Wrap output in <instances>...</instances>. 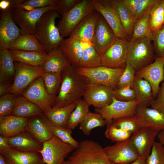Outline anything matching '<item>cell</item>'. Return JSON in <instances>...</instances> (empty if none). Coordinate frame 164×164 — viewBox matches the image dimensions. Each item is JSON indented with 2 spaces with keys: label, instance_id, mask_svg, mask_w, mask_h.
<instances>
[{
  "label": "cell",
  "instance_id": "obj_1",
  "mask_svg": "<svg viewBox=\"0 0 164 164\" xmlns=\"http://www.w3.org/2000/svg\"><path fill=\"white\" fill-rule=\"evenodd\" d=\"M76 68L70 64L61 72V86L53 101L52 108L64 107L82 99L90 81L87 77L78 73Z\"/></svg>",
  "mask_w": 164,
  "mask_h": 164
},
{
  "label": "cell",
  "instance_id": "obj_2",
  "mask_svg": "<svg viewBox=\"0 0 164 164\" xmlns=\"http://www.w3.org/2000/svg\"><path fill=\"white\" fill-rule=\"evenodd\" d=\"M60 17L56 11L50 10L44 12L36 23L34 35L47 53L59 46L64 39L56 25V19Z\"/></svg>",
  "mask_w": 164,
  "mask_h": 164
},
{
  "label": "cell",
  "instance_id": "obj_3",
  "mask_svg": "<svg viewBox=\"0 0 164 164\" xmlns=\"http://www.w3.org/2000/svg\"><path fill=\"white\" fill-rule=\"evenodd\" d=\"M64 164H114L110 159L103 148L98 143L85 140L65 160Z\"/></svg>",
  "mask_w": 164,
  "mask_h": 164
},
{
  "label": "cell",
  "instance_id": "obj_4",
  "mask_svg": "<svg viewBox=\"0 0 164 164\" xmlns=\"http://www.w3.org/2000/svg\"><path fill=\"white\" fill-rule=\"evenodd\" d=\"M151 42L144 38L129 41L127 63L136 72L150 64L155 60L156 56Z\"/></svg>",
  "mask_w": 164,
  "mask_h": 164
},
{
  "label": "cell",
  "instance_id": "obj_5",
  "mask_svg": "<svg viewBox=\"0 0 164 164\" xmlns=\"http://www.w3.org/2000/svg\"><path fill=\"white\" fill-rule=\"evenodd\" d=\"M95 10L92 0H81L61 16L56 26L61 36L64 38L68 37L75 27Z\"/></svg>",
  "mask_w": 164,
  "mask_h": 164
},
{
  "label": "cell",
  "instance_id": "obj_6",
  "mask_svg": "<svg viewBox=\"0 0 164 164\" xmlns=\"http://www.w3.org/2000/svg\"><path fill=\"white\" fill-rule=\"evenodd\" d=\"M125 69L102 66L92 68H76L78 73L87 77L90 82L104 85L114 90L117 88Z\"/></svg>",
  "mask_w": 164,
  "mask_h": 164
},
{
  "label": "cell",
  "instance_id": "obj_7",
  "mask_svg": "<svg viewBox=\"0 0 164 164\" xmlns=\"http://www.w3.org/2000/svg\"><path fill=\"white\" fill-rule=\"evenodd\" d=\"M43 144L42 149L38 152L45 164H64L66 158L75 149L55 136Z\"/></svg>",
  "mask_w": 164,
  "mask_h": 164
},
{
  "label": "cell",
  "instance_id": "obj_8",
  "mask_svg": "<svg viewBox=\"0 0 164 164\" xmlns=\"http://www.w3.org/2000/svg\"><path fill=\"white\" fill-rule=\"evenodd\" d=\"M51 10H54L52 6L36 8L30 11L14 7L11 12L14 21L20 29L21 35H34L38 20L44 12Z\"/></svg>",
  "mask_w": 164,
  "mask_h": 164
},
{
  "label": "cell",
  "instance_id": "obj_9",
  "mask_svg": "<svg viewBox=\"0 0 164 164\" xmlns=\"http://www.w3.org/2000/svg\"><path fill=\"white\" fill-rule=\"evenodd\" d=\"M14 63L15 76L10 92L18 96L21 95L27 87L36 79L42 76L44 72L41 67Z\"/></svg>",
  "mask_w": 164,
  "mask_h": 164
},
{
  "label": "cell",
  "instance_id": "obj_10",
  "mask_svg": "<svg viewBox=\"0 0 164 164\" xmlns=\"http://www.w3.org/2000/svg\"><path fill=\"white\" fill-rule=\"evenodd\" d=\"M21 95L39 106L44 113L51 108L56 96L50 94L45 88L42 76L35 80Z\"/></svg>",
  "mask_w": 164,
  "mask_h": 164
},
{
  "label": "cell",
  "instance_id": "obj_11",
  "mask_svg": "<svg viewBox=\"0 0 164 164\" xmlns=\"http://www.w3.org/2000/svg\"><path fill=\"white\" fill-rule=\"evenodd\" d=\"M129 41L117 38L113 44L102 55L101 66L114 68H125L127 63Z\"/></svg>",
  "mask_w": 164,
  "mask_h": 164
},
{
  "label": "cell",
  "instance_id": "obj_12",
  "mask_svg": "<svg viewBox=\"0 0 164 164\" xmlns=\"http://www.w3.org/2000/svg\"><path fill=\"white\" fill-rule=\"evenodd\" d=\"M138 105L135 100L124 101L113 97L110 104L101 108H96L95 111L103 116L107 123L121 118L135 116Z\"/></svg>",
  "mask_w": 164,
  "mask_h": 164
},
{
  "label": "cell",
  "instance_id": "obj_13",
  "mask_svg": "<svg viewBox=\"0 0 164 164\" xmlns=\"http://www.w3.org/2000/svg\"><path fill=\"white\" fill-rule=\"evenodd\" d=\"M95 10L102 15L113 30L117 38L128 41L112 0H92Z\"/></svg>",
  "mask_w": 164,
  "mask_h": 164
},
{
  "label": "cell",
  "instance_id": "obj_14",
  "mask_svg": "<svg viewBox=\"0 0 164 164\" xmlns=\"http://www.w3.org/2000/svg\"><path fill=\"white\" fill-rule=\"evenodd\" d=\"M114 90L108 86L90 81L83 97V99L90 106L101 108L111 103Z\"/></svg>",
  "mask_w": 164,
  "mask_h": 164
},
{
  "label": "cell",
  "instance_id": "obj_15",
  "mask_svg": "<svg viewBox=\"0 0 164 164\" xmlns=\"http://www.w3.org/2000/svg\"><path fill=\"white\" fill-rule=\"evenodd\" d=\"M104 149L110 160L114 164H129L139 157L129 139L116 142Z\"/></svg>",
  "mask_w": 164,
  "mask_h": 164
},
{
  "label": "cell",
  "instance_id": "obj_16",
  "mask_svg": "<svg viewBox=\"0 0 164 164\" xmlns=\"http://www.w3.org/2000/svg\"><path fill=\"white\" fill-rule=\"evenodd\" d=\"M2 11L0 20V51L9 49L12 43L21 35L20 29L14 21L11 10Z\"/></svg>",
  "mask_w": 164,
  "mask_h": 164
},
{
  "label": "cell",
  "instance_id": "obj_17",
  "mask_svg": "<svg viewBox=\"0 0 164 164\" xmlns=\"http://www.w3.org/2000/svg\"><path fill=\"white\" fill-rule=\"evenodd\" d=\"M117 38L112 29L100 14L92 42L97 52L102 56L113 44Z\"/></svg>",
  "mask_w": 164,
  "mask_h": 164
},
{
  "label": "cell",
  "instance_id": "obj_18",
  "mask_svg": "<svg viewBox=\"0 0 164 164\" xmlns=\"http://www.w3.org/2000/svg\"><path fill=\"white\" fill-rule=\"evenodd\" d=\"M164 56L156 57L152 63L135 73L136 77L145 80L150 84L154 98L164 79Z\"/></svg>",
  "mask_w": 164,
  "mask_h": 164
},
{
  "label": "cell",
  "instance_id": "obj_19",
  "mask_svg": "<svg viewBox=\"0 0 164 164\" xmlns=\"http://www.w3.org/2000/svg\"><path fill=\"white\" fill-rule=\"evenodd\" d=\"M100 14L96 10L85 17L74 29L68 37L82 43L92 44Z\"/></svg>",
  "mask_w": 164,
  "mask_h": 164
},
{
  "label": "cell",
  "instance_id": "obj_20",
  "mask_svg": "<svg viewBox=\"0 0 164 164\" xmlns=\"http://www.w3.org/2000/svg\"><path fill=\"white\" fill-rule=\"evenodd\" d=\"M158 131L149 128H142L133 134L130 141L139 156L146 159L150 153Z\"/></svg>",
  "mask_w": 164,
  "mask_h": 164
},
{
  "label": "cell",
  "instance_id": "obj_21",
  "mask_svg": "<svg viewBox=\"0 0 164 164\" xmlns=\"http://www.w3.org/2000/svg\"><path fill=\"white\" fill-rule=\"evenodd\" d=\"M135 116L142 128H149L159 132L164 129V115L148 107L138 105Z\"/></svg>",
  "mask_w": 164,
  "mask_h": 164
},
{
  "label": "cell",
  "instance_id": "obj_22",
  "mask_svg": "<svg viewBox=\"0 0 164 164\" xmlns=\"http://www.w3.org/2000/svg\"><path fill=\"white\" fill-rule=\"evenodd\" d=\"M0 154L7 164H45L38 152L23 151L10 147Z\"/></svg>",
  "mask_w": 164,
  "mask_h": 164
},
{
  "label": "cell",
  "instance_id": "obj_23",
  "mask_svg": "<svg viewBox=\"0 0 164 164\" xmlns=\"http://www.w3.org/2000/svg\"><path fill=\"white\" fill-rule=\"evenodd\" d=\"M37 140L43 143L53 136L49 127L48 120L43 115L29 118L25 128Z\"/></svg>",
  "mask_w": 164,
  "mask_h": 164
},
{
  "label": "cell",
  "instance_id": "obj_24",
  "mask_svg": "<svg viewBox=\"0 0 164 164\" xmlns=\"http://www.w3.org/2000/svg\"><path fill=\"white\" fill-rule=\"evenodd\" d=\"M29 118L11 115L0 117V135L10 138L24 131Z\"/></svg>",
  "mask_w": 164,
  "mask_h": 164
},
{
  "label": "cell",
  "instance_id": "obj_25",
  "mask_svg": "<svg viewBox=\"0 0 164 164\" xmlns=\"http://www.w3.org/2000/svg\"><path fill=\"white\" fill-rule=\"evenodd\" d=\"M8 141L10 147L25 151L38 152L43 146L42 143L37 140L25 130L15 136L8 138Z\"/></svg>",
  "mask_w": 164,
  "mask_h": 164
},
{
  "label": "cell",
  "instance_id": "obj_26",
  "mask_svg": "<svg viewBox=\"0 0 164 164\" xmlns=\"http://www.w3.org/2000/svg\"><path fill=\"white\" fill-rule=\"evenodd\" d=\"M70 64L59 46L48 53L41 67L44 72L60 73Z\"/></svg>",
  "mask_w": 164,
  "mask_h": 164
},
{
  "label": "cell",
  "instance_id": "obj_27",
  "mask_svg": "<svg viewBox=\"0 0 164 164\" xmlns=\"http://www.w3.org/2000/svg\"><path fill=\"white\" fill-rule=\"evenodd\" d=\"M60 46L70 64L78 67L84 50L83 43L68 37L64 39Z\"/></svg>",
  "mask_w": 164,
  "mask_h": 164
},
{
  "label": "cell",
  "instance_id": "obj_28",
  "mask_svg": "<svg viewBox=\"0 0 164 164\" xmlns=\"http://www.w3.org/2000/svg\"><path fill=\"white\" fill-rule=\"evenodd\" d=\"M8 50L14 62L38 67H42L48 55L36 51Z\"/></svg>",
  "mask_w": 164,
  "mask_h": 164
},
{
  "label": "cell",
  "instance_id": "obj_29",
  "mask_svg": "<svg viewBox=\"0 0 164 164\" xmlns=\"http://www.w3.org/2000/svg\"><path fill=\"white\" fill-rule=\"evenodd\" d=\"M133 88L138 105L148 107L151 106L154 98L151 86L147 81L135 76Z\"/></svg>",
  "mask_w": 164,
  "mask_h": 164
},
{
  "label": "cell",
  "instance_id": "obj_30",
  "mask_svg": "<svg viewBox=\"0 0 164 164\" xmlns=\"http://www.w3.org/2000/svg\"><path fill=\"white\" fill-rule=\"evenodd\" d=\"M15 73L14 61L9 50L0 51V84H12Z\"/></svg>",
  "mask_w": 164,
  "mask_h": 164
},
{
  "label": "cell",
  "instance_id": "obj_31",
  "mask_svg": "<svg viewBox=\"0 0 164 164\" xmlns=\"http://www.w3.org/2000/svg\"><path fill=\"white\" fill-rule=\"evenodd\" d=\"M43 114V111L37 105L21 95L17 96L15 105L11 115L29 118Z\"/></svg>",
  "mask_w": 164,
  "mask_h": 164
},
{
  "label": "cell",
  "instance_id": "obj_32",
  "mask_svg": "<svg viewBox=\"0 0 164 164\" xmlns=\"http://www.w3.org/2000/svg\"><path fill=\"white\" fill-rule=\"evenodd\" d=\"M9 49L36 51L47 53L43 45L34 35L32 34L21 35L12 43Z\"/></svg>",
  "mask_w": 164,
  "mask_h": 164
},
{
  "label": "cell",
  "instance_id": "obj_33",
  "mask_svg": "<svg viewBox=\"0 0 164 164\" xmlns=\"http://www.w3.org/2000/svg\"><path fill=\"white\" fill-rule=\"evenodd\" d=\"M77 103L59 108H52L44 113V115L53 125L66 127L69 117L76 107Z\"/></svg>",
  "mask_w": 164,
  "mask_h": 164
},
{
  "label": "cell",
  "instance_id": "obj_34",
  "mask_svg": "<svg viewBox=\"0 0 164 164\" xmlns=\"http://www.w3.org/2000/svg\"><path fill=\"white\" fill-rule=\"evenodd\" d=\"M83 43L84 50L77 67L92 68L101 66L102 56L98 53L92 44Z\"/></svg>",
  "mask_w": 164,
  "mask_h": 164
},
{
  "label": "cell",
  "instance_id": "obj_35",
  "mask_svg": "<svg viewBox=\"0 0 164 164\" xmlns=\"http://www.w3.org/2000/svg\"><path fill=\"white\" fill-rule=\"evenodd\" d=\"M142 38L147 39L151 41H153L152 32L150 23L149 14L141 17L135 21L129 41Z\"/></svg>",
  "mask_w": 164,
  "mask_h": 164
},
{
  "label": "cell",
  "instance_id": "obj_36",
  "mask_svg": "<svg viewBox=\"0 0 164 164\" xmlns=\"http://www.w3.org/2000/svg\"><path fill=\"white\" fill-rule=\"evenodd\" d=\"M114 6L129 40L135 22L134 19L125 7L122 0H112Z\"/></svg>",
  "mask_w": 164,
  "mask_h": 164
},
{
  "label": "cell",
  "instance_id": "obj_37",
  "mask_svg": "<svg viewBox=\"0 0 164 164\" xmlns=\"http://www.w3.org/2000/svg\"><path fill=\"white\" fill-rule=\"evenodd\" d=\"M90 106L84 99L79 101L69 117L66 127L72 130L80 125L90 111Z\"/></svg>",
  "mask_w": 164,
  "mask_h": 164
},
{
  "label": "cell",
  "instance_id": "obj_38",
  "mask_svg": "<svg viewBox=\"0 0 164 164\" xmlns=\"http://www.w3.org/2000/svg\"><path fill=\"white\" fill-rule=\"evenodd\" d=\"M106 124V121L100 114L90 111L80 124L79 129L84 134L88 136L93 129L103 127Z\"/></svg>",
  "mask_w": 164,
  "mask_h": 164
},
{
  "label": "cell",
  "instance_id": "obj_39",
  "mask_svg": "<svg viewBox=\"0 0 164 164\" xmlns=\"http://www.w3.org/2000/svg\"><path fill=\"white\" fill-rule=\"evenodd\" d=\"M42 76L48 93L51 95L56 96L61 83V73L44 72Z\"/></svg>",
  "mask_w": 164,
  "mask_h": 164
},
{
  "label": "cell",
  "instance_id": "obj_40",
  "mask_svg": "<svg viewBox=\"0 0 164 164\" xmlns=\"http://www.w3.org/2000/svg\"><path fill=\"white\" fill-rule=\"evenodd\" d=\"M105 132L106 137L113 142H116L128 140L132 134L117 127L113 120L107 122Z\"/></svg>",
  "mask_w": 164,
  "mask_h": 164
},
{
  "label": "cell",
  "instance_id": "obj_41",
  "mask_svg": "<svg viewBox=\"0 0 164 164\" xmlns=\"http://www.w3.org/2000/svg\"><path fill=\"white\" fill-rule=\"evenodd\" d=\"M48 123L53 136L57 137L63 142L72 146L75 149L78 146L79 143L72 136V132L71 129L66 127L54 126L49 120Z\"/></svg>",
  "mask_w": 164,
  "mask_h": 164
},
{
  "label": "cell",
  "instance_id": "obj_42",
  "mask_svg": "<svg viewBox=\"0 0 164 164\" xmlns=\"http://www.w3.org/2000/svg\"><path fill=\"white\" fill-rule=\"evenodd\" d=\"M113 122L117 127L132 135L142 128L135 115L114 120Z\"/></svg>",
  "mask_w": 164,
  "mask_h": 164
},
{
  "label": "cell",
  "instance_id": "obj_43",
  "mask_svg": "<svg viewBox=\"0 0 164 164\" xmlns=\"http://www.w3.org/2000/svg\"><path fill=\"white\" fill-rule=\"evenodd\" d=\"M161 0L153 7L149 13L150 23L152 32L164 25V12Z\"/></svg>",
  "mask_w": 164,
  "mask_h": 164
},
{
  "label": "cell",
  "instance_id": "obj_44",
  "mask_svg": "<svg viewBox=\"0 0 164 164\" xmlns=\"http://www.w3.org/2000/svg\"><path fill=\"white\" fill-rule=\"evenodd\" d=\"M17 95L10 92L0 97V117L12 114Z\"/></svg>",
  "mask_w": 164,
  "mask_h": 164
},
{
  "label": "cell",
  "instance_id": "obj_45",
  "mask_svg": "<svg viewBox=\"0 0 164 164\" xmlns=\"http://www.w3.org/2000/svg\"><path fill=\"white\" fill-rule=\"evenodd\" d=\"M146 164H164V148L159 142H155L150 154L146 159Z\"/></svg>",
  "mask_w": 164,
  "mask_h": 164
},
{
  "label": "cell",
  "instance_id": "obj_46",
  "mask_svg": "<svg viewBox=\"0 0 164 164\" xmlns=\"http://www.w3.org/2000/svg\"><path fill=\"white\" fill-rule=\"evenodd\" d=\"M135 73L133 68L127 63L123 73L119 78L116 88L129 86L133 88Z\"/></svg>",
  "mask_w": 164,
  "mask_h": 164
},
{
  "label": "cell",
  "instance_id": "obj_47",
  "mask_svg": "<svg viewBox=\"0 0 164 164\" xmlns=\"http://www.w3.org/2000/svg\"><path fill=\"white\" fill-rule=\"evenodd\" d=\"M153 46L157 57L164 56V25L152 32Z\"/></svg>",
  "mask_w": 164,
  "mask_h": 164
},
{
  "label": "cell",
  "instance_id": "obj_48",
  "mask_svg": "<svg viewBox=\"0 0 164 164\" xmlns=\"http://www.w3.org/2000/svg\"><path fill=\"white\" fill-rule=\"evenodd\" d=\"M114 97L120 101H129L135 99L134 90L129 86L116 88L114 90Z\"/></svg>",
  "mask_w": 164,
  "mask_h": 164
},
{
  "label": "cell",
  "instance_id": "obj_49",
  "mask_svg": "<svg viewBox=\"0 0 164 164\" xmlns=\"http://www.w3.org/2000/svg\"><path fill=\"white\" fill-rule=\"evenodd\" d=\"M160 0H140L135 15V21L141 17L149 14L152 9Z\"/></svg>",
  "mask_w": 164,
  "mask_h": 164
},
{
  "label": "cell",
  "instance_id": "obj_50",
  "mask_svg": "<svg viewBox=\"0 0 164 164\" xmlns=\"http://www.w3.org/2000/svg\"><path fill=\"white\" fill-rule=\"evenodd\" d=\"M81 0H56L53 5L52 6L54 10L56 11L62 16L67 12Z\"/></svg>",
  "mask_w": 164,
  "mask_h": 164
},
{
  "label": "cell",
  "instance_id": "obj_51",
  "mask_svg": "<svg viewBox=\"0 0 164 164\" xmlns=\"http://www.w3.org/2000/svg\"><path fill=\"white\" fill-rule=\"evenodd\" d=\"M151 108L164 115V79L161 83L158 93L153 101Z\"/></svg>",
  "mask_w": 164,
  "mask_h": 164
},
{
  "label": "cell",
  "instance_id": "obj_52",
  "mask_svg": "<svg viewBox=\"0 0 164 164\" xmlns=\"http://www.w3.org/2000/svg\"><path fill=\"white\" fill-rule=\"evenodd\" d=\"M55 2L56 0H21L19 3L15 6L28 5L35 8H41L52 6Z\"/></svg>",
  "mask_w": 164,
  "mask_h": 164
},
{
  "label": "cell",
  "instance_id": "obj_53",
  "mask_svg": "<svg viewBox=\"0 0 164 164\" xmlns=\"http://www.w3.org/2000/svg\"><path fill=\"white\" fill-rule=\"evenodd\" d=\"M123 4L135 21V17L140 0H122Z\"/></svg>",
  "mask_w": 164,
  "mask_h": 164
},
{
  "label": "cell",
  "instance_id": "obj_54",
  "mask_svg": "<svg viewBox=\"0 0 164 164\" xmlns=\"http://www.w3.org/2000/svg\"><path fill=\"white\" fill-rule=\"evenodd\" d=\"M10 147L8 141V138L0 136V152L4 151Z\"/></svg>",
  "mask_w": 164,
  "mask_h": 164
},
{
  "label": "cell",
  "instance_id": "obj_55",
  "mask_svg": "<svg viewBox=\"0 0 164 164\" xmlns=\"http://www.w3.org/2000/svg\"><path fill=\"white\" fill-rule=\"evenodd\" d=\"M12 84H0V96L10 92Z\"/></svg>",
  "mask_w": 164,
  "mask_h": 164
},
{
  "label": "cell",
  "instance_id": "obj_56",
  "mask_svg": "<svg viewBox=\"0 0 164 164\" xmlns=\"http://www.w3.org/2000/svg\"><path fill=\"white\" fill-rule=\"evenodd\" d=\"M12 8L13 5L12 0H1L0 1V9L1 11Z\"/></svg>",
  "mask_w": 164,
  "mask_h": 164
},
{
  "label": "cell",
  "instance_id": "obj_57",
  "mask_svg": "<svg viewBox=\"0 0 164 164\" xmlns=\"http://www.w3.org/2000/svg\"><path fill=\"white\" fill-rule=\"evenodd\" d=\"M157 137L159 140V142L164 148V129L159 131Z\"/></svg>",
  "mask_w": 164,
  "mask_h": 164
},
{
  "label": "cell",
  "instance_id": "obj_58",
  "mask_svg": "<svg viewBox=\"0 0 164 164\" xmlns=\"http://www.w3.org/2000/svg\"><path fill=\"white\" fill-rule=\"evenodd\" d=\"M129 164H146V159L139 156L136 160Z\"/></svg>",
  "mask_w": 164,
  "mask_h": 164
},
{
  "label": "cell",
  "instance_id": "obj_59",
  "mask_svg": "<svg viewBox=\"0 0 164 164\" xmlns=\"http://www.w3.org/2000/svg\"><path fill=\"white\" fill-rule=\"evenodd\" d=\"M14 7L19 8L23 9L26 11H30L34 10L36 8L28 5H18Z\"/></svg>",
  "mask_w": 164,
  "mask_h": 164
},
{
  "label": "cell",
  "instance_id": "obj_60",
  "mask_svg": "<svg viewBox=\"0 0 164 164\" xmlns=\"http://www.w3.org/2000/svg\"><path fill=\"white\" fill-rule=\"evenodd\" d=\"M0 164H7L2 155L0 154Z\"/></svg>",
  "mask_w": 164,
  "mask_h": 164
},
{
  "label": "cell",
  "instance_id": "obj_61",
  "mask_svg": "<svg viewBox=\"0 0 164 164\" xmlns=\"http://www.w3.org/2000/svg\"><path fill=\"white\" fill-rule=\"evenodd\" d=\"M161 3L163 7L164 12V0H161Z\"/></svg>",
  "mask_w": 164,
  "mask_h": 164
},
{
  "label": "cell",
  "instance_id": "obj_62",
  "mask_svg": "<svg viewBox=\"0 0 164 164\" xmlns=\"http://www.w3.org/2000/svg\"></svg>",
  "mask_w": 164,
  "mask_h": 164
}]
</instances>
